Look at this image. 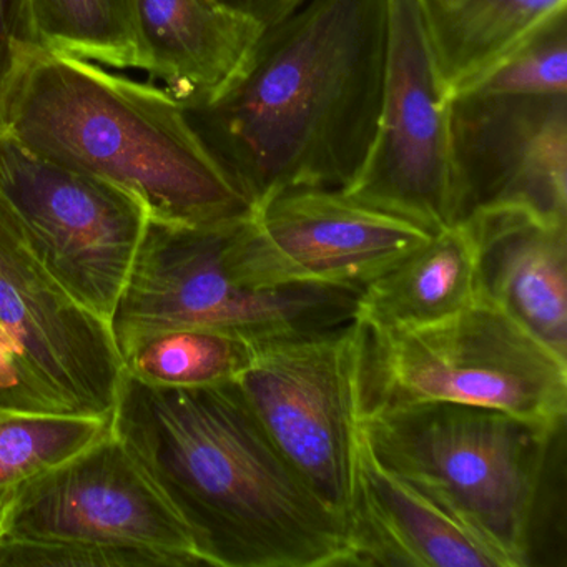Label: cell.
Segmentation results:
<instances>
[{
    "mask_svg": "<svg viewBox=\"0 0 567 567\" xmlns=\"http://www.w3.org/2000/svg\"><path fill=\"white\" fill-rule=\"evenodd\" d=\"M39 48L141 71V48L132 0H29Z\"/></svg>",
    "mask_w": 567,
    "mask_h": 567,
    "instance_id": "cell-20",
    "label": "cell"
},
{
    "mask_svg": "<svg viewBox=\"0 0 567 567\" xmlns=\"http://www.w3.org/2000/svg\"><path fill=\"white\" fill-rule=\"evenodd\" d=\"M457 94L486 97L567 94V11L547 19L493 68L454 95Z\"/></svg>",
    "mask_w": 567,
    "mask_h": 567,
    "instance_id": "cell-22",
    "label": "cell"
},
{
    "mask_svg": "<svg viewBox=\"0 0 567 567\" xmlns=\"http://www.w3.org/2000/svg\"><path fill=\"white\" fill-rule=\"evenodd\" d=\"M38 48L29 0H0V125L22 64Z\"/></svg>",
    "mask_w": 567,
    "mask_h": 567,
    "instance_id": "cell-24",
    "label": "cell"
},
{
    "mask_svg": "<svg viewBox=\"0 0 567 567\" xmlns=\"http://www.w3.org/2000/svg\"><path fill=\"white\" fill-rule=\"evenodd\" d=\"M384 466L420 487L497 547L529 566L554 441L564 433L493 408L431 403L361 416Z\"/></svg>",
    "mask_w": 567,
    "mask_h": 567,
    "instance_id": "cell-4",
    "label": "cell"
},
{
    "mask_svg": "<svg viewBox=\"0 0 567 567\" xmlns=\"http://www.w3.org/2000/svg\"><path fill=\"white\" fill-rule=\"evenodd\" d=\"M453 95L493 68L567 0H421Z\"/></svg>",
    "mask_w": 567,
    "mask_h": 567,
    "instance_id": "cell-18",
    "label": "cell"
},
{
    "mask_svg": "<svg viewBox=\"0 0 567 567\" xmlns=\"http://www.w3.org/2000/svg\"><path fill=\"white\" fill-rule=\"evenodd\" d=\"M141 71L184 105L200 104L240 71L264 28L218 0H132Z\"/></svg>",
    "mask_w": 567,
    "mask_h": 567,
    "instance_id": "cell-16",
    "label": "cell"
},
{
    "mask_svg": "<svg viewBox=\"0 0 567 567\" xmlns=\"http://www.w3.org/2000/svg\"><path fill=\"white\" fill-rule=\"evenodd\" d=\"M244 217L207 225L148 218L109 318L118 353L137 338L168 328H212L260 343L357 318L361 291L323 285L257 287L241 280L231 267L230 245Z\"/></svg>",
    "mask_w": 567,
    "mask_h": 567,
    "instance_id": "cell-5",
    "label": "cell"
},
{
    "mask_svg": "<svg viewBox=\"0 0 567 567\" xmlns=\"http://www.w3.org/2000/svg\"><path fill=\"white\" fill-rule=\"evenodd\" d=\"M221 6L250 19L260 28L278 24L293 14L307 0H218Z\"/></svg>",
    "mask_w": 567,
    "mask_h": 567,
    "instance_id": "cell-26",
    "label": "cell"
},
{
    "mask_svg": "<svg viewBox=\"0 0 567 567\" xmlns=\"http://www.w3.org/2000/svg\"><path fill=\"white\" fill-rule=\"evenodd\" d=\"M388 0H307L261 31L192 124L251 208L300 187L343 190L377 135Z\"/></svg>",
    "mask_w": 567,
    "mask_h": 567,
    "instance_id": "cell-1",
    "label": "cell"
},
{
    "mask_svg": "<svg viewBox=\"0 0 567 567\" xmlns=\"http://www.w3.org/2000/svg\"><path fill=\"white\" fill-rule=\"evenodd\" d=\"M112 416L0 406V489H16L107 436Z\"/></svg>",
    "mask_w": 567,
    "mask_h": 567,
    "instance_id": "cell-21",
    "label": "cell"
},
{
    "mask_svg": "<svg viewBox=\"0 0 567 567\" xmlns=\"http://www.w3.org/2000/svg\"><path fill=\"white\" fill-rule=\"evenodd\" d=\"M112 431L207 566H353L348 524L278 450L235 381L155 386L124 373Z\"/></svg>",
    "mask_w": 567,
    "mask_h": 567,
    "instance_id": "cell-2",
    "label": "cell"
},
{
    "mask_svg": "<svg viewBox=\"0 0 567 567\" xmlns=\"http://www.w3.org/2000/svg\"><path fill=\"white\" fill-rule=\"evenodd\" d=\"M453 92L421 0H388L386 65L377 135L343 194L431 234L461 221L451 147Z\"/></svg>",
    "mask_w": 567,
    "mask_h": 567,
    "instance_id": "cell-8",
    "label": "cell"
},
{
    "mask_svg": "<svg viewBox=\"0 0 567 567\" xmlns=\"http://www.w3.org/2000/svg\"><path fill=\"white\" fill-rule=\"evenodd\" d=\"M451 147L461 221L516 205L567 220V94H457Z\"/></svg>",
    "mask_w": 567,
    "mask_h": 567,
    "instance_id": "cell-13",
    "label": "cell"
},
{
    "mask_svg": "<svg viewBox=\"0 0 567 567\" xmlns=\"http://www.w3.org/2000/svg\"><path fill=\"white\" fill-rule=\"evenodd\" d=\"M0 204L55 280L107 321L147 227L124 188L29 151L0 127Z\"/></svg>",
    "mask_w": 567,
    "mask_h": 567,
    "instance_id": "cell-9",
    "label": "cell"
},
{
    "mask_svg": "<svg viewBox=\"0 0 567 567\" xmlns=\"http://www.w3.org/2000/svg\"><path fill=\"white\" fill-rule=\"evenodd\" d=\"M0 567H190L152 547L0 537Z\"/></svg>",
    "mask_w": 567,
    "mask_h": 567,
    "instance_id": "cell-23",
    "label": "cell"
},
{
    "mask_svg": "<svg viewBox=\"0 0 567 567\" xmlns=\"http://www.w3.org/2000/svg\"><path fill=\"white\" fill-rule=\"evenodd\" d=\"M480 298L473 238L460 221L368 284L357 318L370 330H403L436 323Z\"/></svg>",
    "mask_w": 567,
    "mask_h": 567,
    "instance_id": "cell-17",
    "label": "cell"
},
{
    "mask_svg": "<svg viewBox=\"0 0 567 567\" xmlns=\"http://www.w3.org/2000/svg\"><path fill=\"white\" fill-rule=\"evenodd\" d=\"M0 330L61 413L112 416L124 368L107 321L55 280L2 204Z\"/></svg>",
    "mask_w": 567,
    "mask_h": 567,
    "instance_id": "cell-12",
    "label": "cell"
},
{
    "mask_svg": "<svg viewBox=\"0 0 567 567\" xmlns=\"http://www.w3.org/2000/svg\"><path fill=\"white\" fill-rule=\"evenodd\" d=\"M255 343L212 328L181 327L137 338L121 350L124 373L155 386L195 388L237 381Z\"/></svg>",
    "mask_w": 567,
    "mask_h": 567,
    "instance_id": "cell-19",
    "label": "cell"
},
{
    "mask_svg": "<svg viewBox=\"0 0 567 567\" xmlns=\"http://www.w3.org/2000/svg\"><path fill=\"white\" fill-rule=\"evenodd\" d=\"M433 235L334 188H291L238 221L230 261L241 280L257 287L361 291Z\"/></svg>",
    "mask_w": 567,
    "mask_h": 567,
    "instance_id": "cell-10",
    "label": "cell"
},
{
    "mask_svg": "<svg viewBox=\"0 0 567 567\" xmlns=\"http://www.w3.org/2000/svg\"><path fill=\"white\" fill-rule=\"evenodd\" d=\"M12 494H14V489H0V536H2V526H4V517L6 513H8Z\"/></svg>",
    "mask_w": 567,
    "mask_h": 567,
    "instance_id": "cell-27",
    "label": "cell"
},
{
    "mask_svg": "<svg viewBox=\"0 0 567 567\" xmlns=\"http://www.w3.org/2000/svg\"><path fill=\"white\" fill-rule=\"evenodd\" d=\"M0 127L41 157L124 188L154 220L207 225L254 210L178 99L95 62L34 49Z\"/></svg>",
    "mask_w": 567,
    "mask_h": 567,
    "instance_id": "cell-3",
    "label": "cell"
},
{
    "mask_svg": "<svg viewBox=\"0 0 567 567\" xmlns=\"http://www.w3.org/2000/svg\"><path fill=\"white\" fill-rule=\"evenodd\" d=\"M152 547L207 566L187 526L114 431L16 487L2 536Z\"/></svg>",
    "mask_w": 567,
    "mask_h": 567,
    "instance_id": "cell-11",
    "label": "cell"
},
{
    "mask_svg": "<svg viewBox=\"0 0 567 567\" xmlns=\"http://www.w3.org/2000/svg\"><path fill=\"white\" fill-rule=\"evenodd\" d=\"M0 406L21 411H55L44 390L25 371L11 341L0 330Z\"/></svg>",
    "mask_w": 567,
    "mask_h": 567,
    "instance_id": "cell-25",
    "label": "cell"
},
{
    "mask_svg": "<svg viewBox=\"0 0 567 567\" xmlns=\"http://www.w3.org/2000/svg\"><path fill=\"white\" fill-rule=\"evenodd\" d=\"M364 344L367 327L358 318L260 341L235 381L278 450L348 529L357 494Z\"/></svg>",
    "mask_w": 567,
    "mask_h": 567,
    "instance_id": "cell-7",
    "label": "cell"
},
{
    "mask_svg": "<svg viewBox=\"0 0 567 567\" xmlns=\"http://www.w3.org/2000/svg\"><path fill=\"white\" fill-rule=\"evenodd\" d=\"M463 224L481 298L567 360V220L503 205L473 212Z\"/></svg>",
    "mask_w": 567,
    "mask_h": 567,
    "instance_id": "cell-15",
    "label": "cell"
},
{
    "mask_svg": "<svg viewBox=\"0 0 567 567\" xmlns=\"http://www.w3.org/2000/svg\"><path fill=\"white\" fill-rule=\"evenodd\" d=\"M431 401L493 408L557 430L566 421L567 360L483 298L436 323L367 328L361 416Z\"/></svg>",
    "mask_w": 567,
    "mask_h": 567,
    "instance_id": "cell-6",
    "label": "cell"
},
{
    "mask_svg": "<svg viewBox=\"0 0 567 567\" xmlns=\"http://www.w3.org/2000/svg\"><path fill=\"white\" fill-rule=\"evenodd\" d=\"M353 566L514 567L486 537L394 473L358 440Z\"/></svg>",
    "mask_w": 567,
    "mask_h": 567,
    "instance_id": "cell-14",
    "label": "cell"
}]
</instances>
